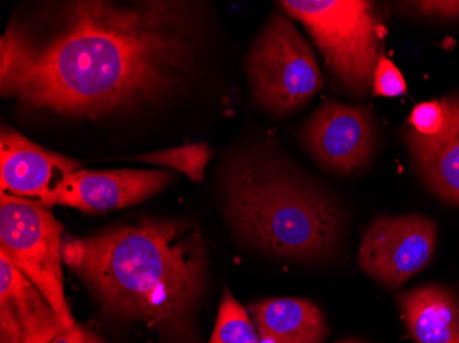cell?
Here are the masks:
<instances>
[{
  "label": "cell",
  "mask_w": 459,
  "mask_h": 343,
  "mask_svg": "<svg viewBox=\"0 0 459 343\" xmlns=\"http://www.w3.org/2000/svg\"><path fill=\"white\" fill-rule=\"evenodd\" d=\"M415 343H459V301L448 288L425 285L396 296Z\"/></svg>",
  "instance_id": "4fadbf2b"
},
{
  "label": "cell",
  "mask_w": 459,
  "mask_h": 343,
  "mask_svg": "<svg viewBox=\"0 0 459 343\" xmlns=\"http://www.w3.org/2000/svg\"><path fill=\"white\" fill-rule=\"evenodd\" d=\"M446 123L445 109L440 100H429L415 106L409 117L410 125L424 136H435Z\"/></svg>",
  "instance_id": "ac0fdd59"
},
{
  "label": "cell",
  "mask_w": 459,
  "mask_h": 343,
  "mask_svg": "<svg viewBox=\"0 0 459 343\" xmlns=\"http://www.w3.org/2000/svg\"><path fill=\"white\" fill-rule=\"evenodd\" d=\"M254 98L273 115L300 109L324 87L308 43L286 15H271L247 56Z\"/></svg>",
  "instance_id": "8992f818"
},
{
  "label": "cell",
  "mask_w": 459,
  "mask_h": 343,
  "mask_svg": "<svg viewBox=\"0 0 459 343\" xmlns=\"http://www.w3.org/2000/svg\"><path fill=\"white\" fill-rule=\"evenodd\" d=\"M64 227L50 209L2 193L0 255H4L43 293L65 329L74 317L65 296L62 273Z\"/></svg>",
  "instance_id": "5b68a950"
},
{
  "label": "cell",
  "mask_w": 459,
  "mask_h": 343,
  "mask_svg": "<svg viewBox=\"0 0 459 343\" xmlns=\"http://www.w3.org/2000/svg\"><path fill=\"white\" fill-rule=\"evenodd\" d=\"M76 159L33 143L9 126L0 133L2 193L45 206L62 182L80 169Z\"/></svg>",
  "instance_id": "30bf717a"
},
{
  "label": "cell",
  "mask_w": 459,
  "mask_h": 343,
  "mask_svg": "<svg viewBox=\"0 0 459 343\" xmlns=\"http://www.w3.org/2000/svg\"><path fill=\"white\" fill-rule=\"evenodd\" d=\"M336 343H366L365 340L358 339V338H345V339L340 340Z\"/></svg>",
  "instance_id": "44dd1931"
},
{
  "label": "cell",
  "mask_w": 459,
  "mask_h": 343,
  "mask_svg": "<svg viewBox=\"0 0 459 343\" xmlns=\"http://www.w3.org/2000/svg\"><path fill=\"white\" fill-rule=\"evenodd\" d=\"M174 174L165 169L74 170L48 198L45 208L61 205L103 213L143 202L159 194Z\"/></svg>",
  "instance_id": "9c48e42d"
},
{
  "label": "cell",
  "mask_w": 459,
  "mask_h": 343,
  "mask_svg": "<svg viewBox=\"0 0 459 343\" xmlns=\"http://www.w3.org/2000/svg\"><path fill=\"white\" fill-rule=\"evenodd\" d=\"M195 6L177 0L41 4L0 40V91L28 109L100 120L174 97L195 53Z\"/></svg>",
  "instance_id": "6da1fadb"
},
{
  "label": "cell",
  "mask_w": 459,
  "mask_h": 343,
  "mask_svg": "<svg viewBox=\"0 0 459 343\" xmlns=\"http://www.w3.org/2000/svg\"><path fill=\"white\" fill-rule=\"evenodd\" d=\"M446 123L435 136L406 128L407 144L415 172L424 184L446 202L459 206V92L443 98Z\"/></svg>",
  "instance_id": "7c38bea8"
},
{
  "label": "cell",
  "mask_w": 459,
  "mask_h": 343,
  "mask_svg": "<svg viewBox=\"0 0 459 343\" xmlns=\"http://www.w3.org/2000/svg\"><path fill=\"white\" fill-rule=\"evenodd\" d=\"M373 92L376 97L396 98L407 92V84L398 66L381 56L374 71Z\"/></svg>",
  "instance_id": "e0dca14e"
},
{
  "label": "cell",
  "mask_w": 459,
  "mask_h": 343,
  "mask_svg": "<svg viewBox=\"0 0 459 343\" xmlns=\"http://www.w3.org/2000/svg\"><path fill=\"white\" fill-rule=\"evenodd\" d=\"M50 343H107L97 332L91 331L82 324H74L64 330Z\"/></svg>",
  "instance_id": "ffe728a7"
},
{
  "label": "cell",
  "mask_w": 459,
  "mask_h": 343,
  "mask_svg": "<svg viewBox=\"0 0 459 343\" xmlns=\"http://www.w3.org/2000/svg\"><path fill=\"white\" fill-rule=\"evenodd\" d=\"M208 343H262L247 309L226 288L221 296L215 329Z\"/></svg>",
  "instance_id": "9a60e30c"
},
{
  "label": "cell",
  "mask_w": 459,
  "mask_h": 343,
  "mask_svg": "<svg viewBox=\"0 0 459 343\" xmlns=\"http://www.w3.org/2000/svg\"><path fill=\"white\" fill-rule=\"evenodd\" d=\"M289 17L306 25L340 87L355 97L368 94L380 59V24L365 0H285Z\"/></svg>",
  "instance_id": "277c9868"
},
{
  "label": "cell",
  "mask_w": 459,
  "mask_h": 343,
  "mask_svg": "<svg viewBox=\"0 0 459 343\" xmlns=\"http://www.w3.org/2000/svg\"><path fill=\"white\" fill-rule=\"evenodd\" d=\"M62 260L105 313L174 343H198L208 253L195 221L142 218L90 236H66Z\"/></svg>",
  "instance_id": "7a4b0ae2"
},
{
  "label": "cell",
  "mask_w": 459,
  "mask_h": 343,
  "mask_svg": "<svg viewBox=\"0 0 459 343\" xmlns=\"http://www.w3.org/2000/svg\"><path fill=\"white\" fill-rule=\"evenodd\" d=\"M436 241L437 227L424 216H380L363 235L358 265L378 285L398 290L429 264Z\"/></svg>",
  "instance_id": "52a82bcc"
},
{
  "label": "cell",
  "mask_w": 459,
  "mask_h": 343,
  "mask_svg": "<svg viewBox=\"0 0 459 343\" xmlns=\"http://www.w3.org/2000/svg\"><path fill=\"white\" fill-rule=\"evenodd\" d=\"M406 7L425 17H437L443 20L459 18V0H427V2H409Z\"/></svg>",
  "instance_id": "d6986e66"
},
{
  "label": "cell",
  "mask_w": 459,
  "mask_h": 343,
  "mask_svg": "<svg viewBox=\"0 0 459 343\" xmlns=\"http://www.w3.org/2000/svg\"><path fill=\"white\" fill-rule=\"evenodd\" d=\"M301 139L322 167L350 175L368 164L377 138L368 110L330 99L306 121Z\"/></svg>",
  "instance_id": "ba28073f"
},
{
  "label": "cell",
  "mask_w": 459,
  "mask_h": 343,
  "mask_svg": "<svg viewBox=\"0 0 459 343\" xmlns=\"http://www.w3.org/2000/svg\"><path fill=\"white\" fill-rule=\"evenodd\" d=\"M230 224L250 246L300 262H326L344 239L337 198L268 147L234 154L223 170Z\"/></svg>",
  "instance_id": "3957f363"
},
{
  "label": "cell",
  "mask_w": 459,
  "mask_h": 343,
  "mask_svg": "<svg viewBox=\"0 0 459 343\" xmlns=\"http://www.w3.org/2000/svg\"><path fill=\"white\" fill-rule=\"evenodd\" d=\"M211 159H212V151L210 146L205 143H195L160 150L134 159L169 167V169L182 172L193 182H203L206 165L210 164Z\"/></svg>",
  "instance_id": "2e32d148"
},
{
  "label": "cell",
  "mask_w": 459,
  "mask_h": 343,
  "mask_svg": "<svg viewBox=\"0 0 459 343\" xmlns=\"http://www.w3.org/2000/svg\"><path fill=\"white\" fill-rule=\"evenodd\" d=\"M249 312L262 343H324L329 335L325 314L309 299H264Z\"/></svg>",
  "instance_id": "5bb4252c"
},
{
  "label": "cell",
  "mask_w": 459,
  "mask_h": 343,
  "mask_svg": "<svg viewBox=\"0 0 459 343\" xmlns=\"http://www.w3.org/2000/svg\"><path fill=\"white\" fill-rule=\"evenodd\" d=\"M64 330L48 299L0 255V343H50Z\"/></svg>",
  "instance_id": "8fae6325"
}]
</instances>
